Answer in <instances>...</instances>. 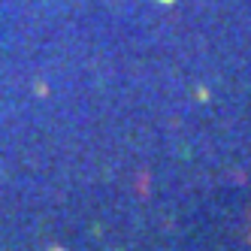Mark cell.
<instances>
[{"label":"cell","instance_id":"6da1fadb","mask_svg":"<svg viewBox=\"0 0 251 251\" xmlns=\"http://www.w3.org/2000/svg\"><path fill=\"white\" fill-rule=\"evenodd\" d=\"M51 251H61V248H51Z\"/></svg>","mask_w":251,"mask_h":251}]
</instances>
